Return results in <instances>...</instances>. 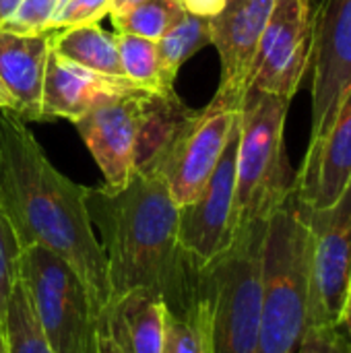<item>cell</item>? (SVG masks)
I'll use <instances>...</instances> for the list:
<instances>
[{
    "instance_id": "6da1fadb",
    "label": "cell",
    "mask_w": 351,
    "mask_h": 353,
    "mask_svg": "<svg viewBox=\"0 0 351 353\" xmlns=\"http://www.w3.org/2000/svg\"><path fill=\"white\" fill-rule=\"evenodd\" d=\"M85 205L106 252L110 296L143 288L161 298L170 314H192L201 265L180 244V207L163 174L139 168L118 188H87Z\"/></svg>"
},
{
    "instance_id": "7a4b0ae2",
    "label": "cell",
    "mask_w": 351,
    "mask_h": 353,
    "mask_svg": "<svg viewBox=\"0 0 351 353\" xmlns=\"http://www.w3.org/2000/svg\"><path fill=\"white\" fill-rule=\"evenodd\" d=\"M87 186L58 172L14 112L0 110V203L23 248L66 261L101 308L110 298L106 252L91 225Z\"/></svg>"
},
{
    "instance_id": "3957f363",
    "label": "cell",
    "mask_w": 351,
    "mask_h": 353,
    "mask_svg": "<svg viewBox=\"0 0 351 353\" xmlns=\"http://www.w3.org/2000/svg\"><path fill=\"white\" fill-rule=\"evenodd\" d=\"M308 248L306 207L292 190L271 213L265 228L257 353H296L306 333Z\"/></svg>"
},
{
    "instance_id": "277c9868",
    "label": "cell",
    "mask_w": 351,
    "mask_h": 353,
    "mask_svg": "<svg viewBox=\"0 0 351 353\" xmlns=\"http://www.w3.org/2000/svg\"><path fill=\"white\" fill-rule=\"evenodd\" d=\"M265 228L267 221L244 228L225 252L201 267L199 306L207 353H257Z\"/></svg>"
},
{
    "instance_id": "5b68a950",
    "label": "cell",
    "mask_w": 351,
    "mask_h": 353,
    "mask_svg": "<svg viewBox=\"0 0 351 353\" xmlns=\"http://www.w3.org/2000/svg\"><path fill=\"white\" fill-rule=\"evenodd\" d=\"M290 99L248 89L240 108V139L236 153V234L267 221L294 190L283 128Z\"/></svg>"
},
{
    "instance_id": "8992f818",
    "label": "cell",
    "mask_w": 351,
    "mask_h": 353,
    "mask_svg": "<svg viewBox=\"0 0 351 353\" xmlns=\"http://www.w3.org/2000/svg\"><path fill=\"white\" fill-rule=\"evenodd\" d=\"M17 279L27 292L39 329L56 353H97V304L77 271L41 246L23 248Z\"/></svg>"
},
{
    "instance_id": "52a82bcc",
    "label": "cell",
    "mask_w": 351,
    "mask_h": 353,
    "mask_svg": "<svg viewBox=\"0 0 351 353\" xmlns=\"http://www.w3.org/2000/svg\"><path fill=\"white\" fill-rule=\"evenodd\" d=\"M308 327H339L351 296V184L321 211L306 209Z\"/></svg>"
},
{
    "instance_id": "ba28073f",
    "label": "cell",
    "mask_w": 351,
    "mask_h": 353,
    "mask_svg": "<svg viewBox=\"0 0 351 353\" xmlns=\"http://www.w3.org/2000/svg\"><path fill=\"white\" fill-rule=\"evenodd\" d=\"M240 108L215 95L207 108L192 110L159 159L145 165L163 174L178 207L192 203L207 186L240 118Z\"/></svg>"
},
{
    "instance_id": "9c48e42d",
    "label": "cell",
    "mask_w": 351,
    "mask_h": 353,
    "mask_svg": "<svg viewBox=\"0 0 351 353\" xmlns=\"http://www.w3.org/2000/svg\"><path fill=\"white\" fill-rule=\"evenodd\" d=\"M312 17L310 0H275L252 62L248 89L294 99L310 68Z\"/></svg>"
},
{
    "instance_id": "30bf717a",
    "label": "cell",
    "mask_w": 351,
    "mask_h": 353,
    "mask_svg": "<svg viewBox=\"0 0 351 353\" xmlns=\"http://www.w3.org/2000/svg\"><path fill=\"white\" fill-rule=\"evenodd\" d=\"M312 139L333 124L351 89V0H321L312 17Z\"/></svg>"
},
{
    "instance_id": "8fae6325",
    "label": "cell",
    "mask_w": 351,
    "mask_h": 353,
    "mask_svg": "<svg viewBox=\"0 0 351 353\" xmlns=\"http://www.w3.org/2000/svg\"><path fill=\"white\" fill-rule=\"evenodd\" d=\"M240 139V118L230 134L225 151L201 194L180 207L178 238L184 250L203 267L225 252L236 238L234 194H236V153Z\"/></svg>"
},
{
    "instance_id": "7c38bea8",
    "label": "cell",
    "mask_w": 351,
    "mask_h": 353,
    "mask_svg": "<svg viewBox=\"0 0 351 353\" xmlns=\"http://www.w3.org/2000/svg\"><path fill=\"white\" fill-rule=\"evenodd\" d=\"M151 95L155 93L106 101L72 122L99 165L106 180L103 184L110 188L122 186L134 172L137 145Z\"/></svg>"
},
{
    "instance_id": "4fadbf2b",
    "label": "cell",
    "mask_w": 351,
    "mask_h": 353,
    "mask_svg": "<svg viewBox=\"0 0 351 353\" xmlns=\"http://www.w3.org/2000/svg\"><path fill=\"white\" fill-rule=\"evenodd\" d=\"M273 6L275 0H223L209 17L211 43L221 60V79L215 95L242 105Z\"/></svg>"
},
{
    "instance_id": "5bb4252c",
    "label": "cell",
    "mask_w": 351,
    "mask_h": 353,
    "mask_svg": "<svg viewBox=\"0 0 351 353\" xmlns=\"http://www.w3.org/2000/svg\"><path fill=\"white\" fill-rule=\"evenodd\" d=\"M351 184V89L329 130L312 139L294 178L296 199L310 211L335 205Z\"/></svg>"
},
{
    "instance_id": "9a60e30c",
    "label": "cell",
    "mask_w": 351,
    "mask_h": 353,
    "mask_svg": "<svg viewBox=\"0 0 351 353\" xmlns=\"http://www.w3.org/2000/svg\"><path fill=\"white\" fill-rule=\"evenodd\" d=\"M149 93L126 77H106L77 66L52 50L46 62L41 110L43 120H70L77 122L93 108L128 95Z\"/></svg>"
},
{
    "instance_id": "2e32d148",
    "label": "cell",
    "mask_w": 351,
    "mask_h": 353,
    "mask_svg": "<svg viewBox=\"0 0 351 353\" xmlns=\"http://www.w3.org/2000/svg\"><path fill=\"white\" fill-rule=\"evenodd\" d=\"M166 304L149 290L114 294L97 310V353H163Z\"/></svg>"
},
{
    "instance_id": "e0dca14e",
    "label": "cell",
    "mask_w": 351,
    "mask_h": 353,
    "mask_svg": "<svg viewBox=\"0 0 351 353\" xmlns=\"http://www.w3.org/2000/svg\"><path fill=\"white\" fill-rule=\"evenodd\" d=\"M50 43L52 31L14 33L0 27V85L14 99L21 120L46 122L41 93Z\"/></svg>"
},
{
    "instance_id": "ac0fdd59",
    "label": "cell",
    "mask_w": 351,
    "mask_h": 353,
    "mask_svg": "<svg viewBox=\"0 0 351 353\" xmlns=\"http://www.w3.org/2000/svg\"><path fill=\"white\" fill-rule=\"evenodd\" d=\"M52 50L64 60L106 77H124L118 41L99 23H83L52 31Z\"/></svg>"
},
{
    "instance_id": "d6986e66",
    "label": "cell",
    "mask_w": 351,
    "mask_h": 353,
    "mask_svg": "<svg viewBox=\"0 0 351 353\" xmlns=\"http://www.w3.org/2000/svg\"><path fill=\"white\" fill-rule=\"evenodd\" d=\"M116 41H118V54L126 79H130L132 83L155 95L176 93L174 91L176 77H172L163 66V60L157 50V41L137 35H126V33H116Z\"/></svg>"
},
{
    "instance_id": "ffe728a7",
    "label": "cell",
    "mask_w": 351,
    "mask_h": 353,
    "mask_svg": "<svg viewBox=\"0 0 351 353\" xmlns=\"http://www.w3.org/2000/svg\"><path fill=\"white\" fill-rule=\"evenodd\" d=\"M4 353H56L46 341L25 288L17 279L2 321Z\"/></svg>"
},
{
    "instance_id": "44dd1931",
    "label": "cell",
    "mask_w": 351,
    "mask_h": 353,
    "mask_svg": "<svg viewBox=\"0 0 351 353\" xmlns=\"http://www.w3.org/2000/svg\"><path fill=\"white\" fill-rule=\"evenodd\" d=\"M186 12L184 0H147L126 12L112 14L116 33L159 41Z\"/></svg>"
},
{
    "instance_id": "7402d4cb",
    "label": "cell",
    "mask_w": 351,
    "mask_h": 353,
    "mask_svg": "<svg viewBox=\"0 0 351 353\" xmlns=\"http://www.w3.org/2000/svg\"><path fill=\"white\" fill-rule=\"evenodd\" d=\"M211 46V31H209V17L190 12L186 8L184 17L157 41L159 56L163 66L172 77L178 74L180 66L194 56L199 50Z\"/></svg>"
},
{
    "instance_id": "603a6c76",
    "label": "cell",
    "mask_w": 351,
    "mask_h": 353,
    "mask_svg": "<svg viewBox=\"0 0 351 353\" xmlns=\"http://www.w3.org/2000/svg\"><path fill=\"white\" fill-rule=\"evenodd\" d=\"M163 353H207L203 314L199 304L188 316H176L166 310Z\"/></svg>"
},
{
    "instance_id": "cb8c5ba5",
    "label": "cell",
    "mask_w": 351,
    "mask_h": 353,
    "mask_svg": "<svg viewBox=\"0 0 351 353\" xmlns=\"http://www.w3.org/2000/svg\"><path fill=\"white\" fill-rule=\"evenodd\" d=\"M21 254V246L12 232V225L6 217V211L0 203V327L6 314L8 298L17 283V261Z\"/></svg>"
},
{
    "instance_id": "d4e9b609",
    "label": "cell",
    "mask_w": 351,
    "mask_h": 353,
    "mask_svg": "<svg viewBox=\"0 0 351 353\" xmlns=\"http://www.w3.org/2000/svg\"><path fill=\"white\" fill-rule=\"evenodd\" d=\"M62 0H23L19 8L2 23V29L14 33H39L48 31L52 17Z\"/></svg>"
},
{
    "instance_id": "484cf974",
    "label": "cell",
    "mask_w": 351,
    "mask_h": 353,
    "mask_svg": "<svg viewBox=\"0 0 351 353\" xmlns=\"http://www.w3.org/2000/svg\"><path fill=\"white\" fill-rule=\"evenodd\" d=\"M112 0H64L56 14L52 17L48 31L74 27L83 23H99L103 17L110 14Z\"/></svg>"
},
{
    "instance_id": "4316f807",
    "label": "cell",
    "mask_w": 351,
    "mask_h": 353,
    "mask_svg": "<svg viewBox=\"0 0 351 353\" xmlns=\"http://www.w3.org/2000/svg\"><path fill=\"white\" fill-rule=\"evenodd\" d=\"M296 353H351L339 327H308Z\"/></svg>"
},
{
    "instance_id": "83f0119b",
    "label": "cell",
    "mask_w": 351,
    "mask_h": 353,
    "mask_svg": "<svg viewBox=\"0 0 351 353\" xmlns=\"http://www.w3.org/2000/svg\"><path fill=\"white\" fill-rule=\"evenodd\" d=\"M143 2H147V0H112L110 2V17L126 12V10H130V8H134V6H139Z\"/></svg>"
},
{
    "instance_id": "f1b7e54d",
    "label": "cell",
    "mask_w": 351,
    "mask_h": 353,
    "mask_svg": "<svg viewBox=\"0 0 351 353\" xmlns=\"http://www.w3.org/2000/svg\"><path fill=\"white\" fill-rule=\"evenodd\" d=\"M339 329H341V333L345 335V339H348V343H350L351 347V296L348 306H345V312H343V316H341Z\"/></svg>"
},
{
    "instance_id": "f546056e",
    "label": "cell",
    "mask_w": 351,
    "mask_h": 353,
    "mask_svg": "<svg viewBox=\"0 0 351 353\" xmlns=\"http://www.w3.org/2000/svg\"><path fill=\"white\" fill-rule=\"evenodd\" d=\"M21 2L23 0H0V17H2V21H6L19 8Z\"/></svg>"
},
{
    "instance_id": "4dcf8cb0",
    "label": "cell",
    "mask_w": 351,
    "mask_h": 353,
    "mask_svg": "<svg viewBox=\"0 0 351 353\" xmlns=\"http://www.w3.org/2000/svg\"><path fill=\"white\" fill-rule=\"evenodd\" d=\"M0 110H6V112H14L17 114V103L14 99L8 95V91L0 85Z\"/></svg>"
},
{
    "instance_id": "1f68e13d",
    "label": "cell",
    "mask_w": 351,
    "mask_h": 353,
    "mask_svg": "<svg viewBox=\"0 0 351 353\" xmlns=\"http://www.w3.org/2000/svg\"><path fill=\"white\" fill-rule=\"evenodd\" d=\"M0 353H4V341H2V327H0Z\"/></svg>"
},
{
    "instance_id": "d6a6232c",
    "label": "cell",
    "mask_w": 351,
    "mask_h": 353,
    "mask_svg": "<svg viewBox=\"0 0 351 353\" xmlns=\"http://www.w3.org/2000/svg\"><path fill=\"white\" fill-rule=\"evenodd\" d=\"M2 23H4V21H2V17H0V27H2Z\"/></svg>"
}]
</instances>
